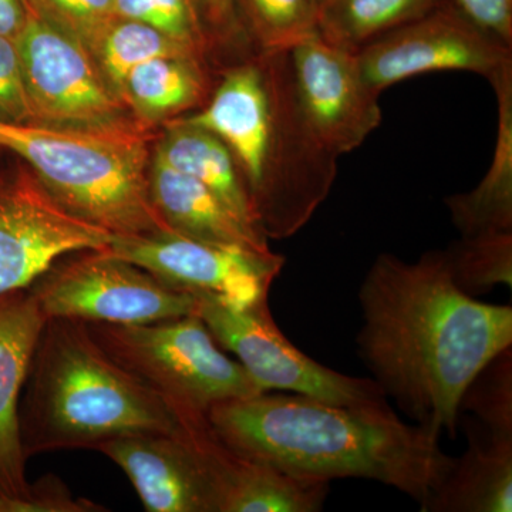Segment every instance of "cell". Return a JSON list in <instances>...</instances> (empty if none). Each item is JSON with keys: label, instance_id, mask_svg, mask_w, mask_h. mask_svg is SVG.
Returning <instances> with one entry per match:
<instances>
[{"label": "cell", "instance_id": "obj_1", "mask_svg": "<svg viewBox=\"0 0 512 512\" xmlns=\"http://www.w3.org/2000/svg\"><path fill=\"white\" fill-rule=\"evenodd\" d=\"M357 350L413 423L456 436L463 394L512 346V308L461 291L444 251L406 262L380 254L359 288Z\"/></svg>", "mask_w": 512, "mask_h": 512}, {"label": "cell", "instance_id": "obj_2", "mask_svg": "<svg viewBox=\"0 0 512 512\" xmlns=\"http://www.w3.org/2000/svg\"><path fill=\"white\" fill-rule=\"evenodd\" d=\"M211 429L232 453L306 480L366 478L420 505L453 464L440 434L400 419L389 402L346 406L262 392L215 404Z\"/></svg>", "mask_w": 512, "mask_h": 512}, {"label": "cell", "instance_id": "obj_3", "mask_svg": "<svg viewBox=\"0 0 512 512\" xmlns=\"http://www.w3.org/2000/svg\"><path fill=\"white\" fill-rule=\"evenodd\" d=\"M183 123L227 144L244 177L256 224L268 239L291 238L328 198L339 157L330 153L296 96L289 52L229 67L205 106Z\"/></svg>", "mask_w": 512, "mask_h": 512}, {"label": "cell", "instance_id": "obj_4", "mask_svg": "<svg viewBox=\"0 0 512 512\" xmlns=\"http://www.w3.org/2000/svg\"><path fill=\"white\" fill-rule=\"evenodd\" d=\"M181 426L183 417L107 355L86 322L46 320L20 394L26 457Z\"/></svg>", "mask_w": 512, "mask_h": 512}, {"label": "cell", "instance_id": "obj_5", "mask_svg": "<svg viewBox=\"0 0 512 512\" xmlns=\"http://www.w3.org/2000/svg\"><path fill=\"white\" fill-rule=\"evenodd\" d=\"M146 127H49L0 121L12 151L67 211L113 235L170 231L150 197Z\"/></svg>", "mask_w": 512, "mask_h": 512}, {"label": "cell", "instance_id": "obj_6", "mask_svg": "<svg viewBox=\"0 0 512 512\" xmlns=\"http://www.w3.org/2000/svg\"><path fill=\"white\" fill-rule=\"evenodd\" d=\"M87 326L107 355L180 416L207 414L215 404L262 393L195 313L141 325Z\"/></svg>", "mask_w": 512, "mask_h": 512}, {"label": "cell", "instance_id": "obj_7", "mask_svg": "<svg viewBox=\"0 0 512 512\" xmlns=\"http://www.w3.org/2000/svg\"><path fill=\"white\" fill-rule=\"evenodd\" d=\"M97 451L126 473L148 512H222L235 454L207 414H184L178 430L128 434Z\"/></svg>", "mask_w": 512, "mask_h": 512}, {"label": "cell", "instance_id": "obj_8", "mask_svg": "<svg viewBox=\"0 0 512 512\" xmlns=\"http://www.w3.org/2000/svg\"><path fill=\"white\" fill-rule=\"evenodd\" d=\"M46 319L141 325L197 315L198 299L106 249L57 259L29 286Z\"/></svg>", "mask_w": 512, "mask_h": 512}, {"label": "cell", "instance_id": "obj_9", "mask_svg": "<svg viewBox=\"0 0 512 512\" xmlns=\"http://www.w3.org/2000/svg\"><path fill=\"white\" fill-rule=\"evenodd\" d=\"M197 299V315L212 338L237 357L262 392L302 394L346 406L387 402L375 380L343 375L296 348L272 318L269 299L248 306Z\"/></svg>", "mask_w": 512, "mask_h": 512}, {"label": "cell", "instance_id": "obj_10", "mask_svg": "<svg viewBox=\"0 0 512 512\" xmlns=\"http://www.w3.org/2000/svg\"><path fill=\"white\" fill-rule=\"evenodd\" d=\"M16 43L33 124L89 130L141 126L82 43L33 13Z\"/></svg>", "mask_w": 512, "mask_h": 512}, {"label": "cell", "instance_id": "obj_11", "mask_svg": "<svg viewBox=\"0 0 512 512\" xmlns=\"http://www.w3.org/2000/svg\"><path fill=\"white\" fill-rule=\"evenodd\" d=\"M367 86L380 94L409 77L447 70L495 76L512 64V47L468 18L453 0L380 36L356 53Z\"/></svg>", "mask_w": 512, "mask_h": 512}, {"label": "cell", "instance_id": "obj_12", "mask_svg": "<svg viewBox=\"0 0 512 512\" xmlns=\"http://www.w3.org/2000/svg\"><path fill=\"white\" fill-rule=\"evenodd\" d=\"M109 251L195 298H212L234 306L269 299L284 268L275 252L245 251L185 237L173 231L114 235Z\"/></svg>", "mask_w": 512, "mask_h": 512}, {"label": "cell", "instance_id": "obj_13", "mask_svg": "<svg viewBox=\"0 0 512 512\" xmlns=\"http://www.w3.org/2000/svg\"><path fill=\"white\" fill-rule=\"evenodd\" d=\"M113 238L67 211L26 165L0 174V296L28 289L63 255L109 248Z\"/></svg>", "mask_w": 512, "mask_h": 512}, {"label": "cell", "instance_id": "obj_14", "mask_svg": "<svg viewBox=\"0 0 512 512\" xmlns=\"http://www.w3.org/2000/svg\"><path fill=\"white\" fill-rule=\"evenodd\" d=\"M289 59L296 96L320 143L338 157L362 146L383 113L356 53L329 45L318 33L293 47Z\"/></svg>", "mask_w": 512, "mask_h": 512}, {"label": "cell", "instance_id": "obj_15", "mask_svg": "<svg viewBox=\"0 0 512 512\" xmlns=\"http://www.w3.org/2000/svg\"><path fill=\"white\" fill-rule=\"evenodd\" d=\"M46 320L29 289L0 296V512H22L29 497L19 402Z\"/></svg>", "mask_w": 512, "mask_h": 512}, {"label": "cell", "instance_id": "obj_16", "mask_svg": "<svg viewBox=\"0 0 512 512\" xmlns=\"http://www.w3.org/2000/svg\"><path fill=\"white\" fill-rule=\"evenodd\" d=\"M150 197L165 224L178 234L211 244L266 254L269 239L217 195L154 154L148 171Z\"/></svg>", "mask_w": 512, "mask_h": 512}, {"label": "cell", "instance_id": "obj_17", "mask_svg": "<svg viewBox=\"0 0 512 512\" xmlns=\"http://www.w3.org/2000/svg\"><path fill=\"white\" fill-rule=\"evenodd\" d=\"M468 448L420 505L423 512H511L512 437L466 424Z\"/></svg>", "mask_w": 512, "mask_h": 512}, {"label": "cell", "instance_id": "obj_18", "mask_svg": "<svg viewBox=\"0 0 512 512\" xmlns=\"http://www.w3.org/2000/svg\"><path fill=\"white\" fill-rule=\"evenodd\" d=\"M490 82L498 103L493 161L474 190L444 200L461 237L512 231V64Z\"/></svg>", "mask_w": 512, "mask_h": 512}, {"label": "cell", "instance_id": "obj_19", "mask_svg": "<svg viewBox=\"0 0 512 512\" xmlns=\"http://www.w3.org/2000/svg\"><path fill=\"white\" fill-rule=\"evenodd\" d=\"M164 126L165 134L154 154L210 188L241 220L261 231L244 177L227 144L211 131L177 119L167 121Z\"/></svg>", "mask_w": 512, "mask_h": 512}, {"label": "cell", "instance_id": "obj_20", "mask_svg": "<svg viewBox=\"0 0 512 512\" xmlns=\"http://www.w3.org/2000/svg\"><path fill=\"white\" fill-rule=\"evenodd\" d=\"M201 60L170 56L140 64L128 74L121 100L141 126L165 124L207 99L208 82Z\"/></svg>", "mask_w": 512, "mask_h": 512}, {"label": "cell", "instance_id": "obj_21", "mask_svg": "<svg viewBox=\"0 0 512 512\" xmlns=\"http://www.w3.org/2000/svg\"><path fill=\"white\" fill-rule=\"evenodd\" d=\"M328 494V481L289 476L237 456L229 471L222 512H316L322 510Z\"/></svg>", "mask_w": 512, "mask_h": 512}, {"label": "cell", "instance_id": "obj_22", "mask_svg": "<svg viewBox=\"0 0 512 512\" xmlns=\"http://www.w3.org/2000/svg\"><path fill=\"white\" fill-rule=\"evenodd\" d=\"M444 0H320L318 33L329 45L357 53L373 40L427 15Z\"/></svg>", "mask_w": 512, "mask_h": 512}, {"label": "cell", "instance_id": "obj_23", "mask_svg": "<svg viewBox=\"0 0 512 512\" xmlns=\"http://www.w3.org/2000/svg\"><path fill=\"white\" fill-rule=\"evenodd\" d=\"M104 79L121 99V90L131 70L157 57H200L194 50L175 42L160 30L116 18L107 26L92 53Z\"/></svg>", "mask_w": 512, "mask_h": 512}, {"label": "cell", "instance_id": "obj_24", "mask_svg": "<svg viewBox=\"0 0 512 512\" xmlns=\"http://www.w3.org/2000/svg\"><path fill=\"white\" fill-rule=\"evenodd\" d=\"M454 284L467 295L512 286V231L461 237L444 251Z\"/></svg>", "mask_w": 512, "mask_h": 512}, {"label": "cell", "instance_id": "obj_25", "mask_svg": "<svg viewBox=\"0 0 512 512\" xmlns=\"http://www.w3.org/2000/svg\"><path fill=\"white\" fill-rule=\"evenodd\" d=\"M247 20L258 52H291L309 37L318 35L315 0H234Z\"/></svg>", "mask_w": 512, "mask_h": 512}, {"label": "cell", "instance_id": "obj_26", "mask_svg": "<svg viewBox=\"0 0 512 512\" xmlns=\"http://www.w3.org/2000/svg\"><path fill=\"white\" fill-rule=\"evenodd\" d=\"M114 15L151 26L204 55L208 37L201 0H114Z\"/></svg>", "mask_w": 512, "mask_h": 512}, {"label": "cell", "instance_id": "obj_27", "mask_svg": "<svg viewBox=\"0 0 512 512\" xmlns=\"http://www.w3.org/2000/svg\"><path fill=\"white\" fill-rule=\"evenodd\" d=\"M484 429L512 437V350L494 357L470 383L460 403Z\"/></svg>", "mask_w": 512, "mask_h": 512}, {"label": "cell", "instance_id": "obj_28", "mask_svg": "<svg viewBox=\"0 0 512 512\" xmlns=\"http://www.w3.org/2000/svg\"><path fill=\"white\" fill-rule=\"evenodd\" d=\"M33 15L82 43L90 53L116 19L114 0H28Z\"/></svg>", "mask_w": 512, "mask_h": 512}, {"label": "cell", "instance_id": "obj_29", "mask_svg": "<svg viewBox=\"0 0 512 512\" xmlns=\"http://www.w3.org/2000/svg\"><path fill=\"white\" fill-rule=\"evenodd\" d=\"M0 121L30 124L33 121L25 74L16 40L0 36Z\"/></svg>", "mask_w": 512, "mask_h": 512}, {"label": "cell", "instance_id": "obj_30", "mask_svg": "<svg viewBox=\"0 0 512 512\" xmlns=\"http://www.w3.org/2000/svg\"><path fill=\"white\" fill-rule=\"evenodd\" d=\"M103 505L86 498H76L59 477L53 474L30 484L28 500L22 512H103Z\"/></svg>", "mask_w": 512, "mask_h": 512}, {"label": "cell", "instance_id": "obj_31", "mask_svg": "<svg viewBox=\"0 0 512 512\" xmlns=\"http://www.w3.org/2000/svg\"><path fill=\"white\" fill-rule=\"evenodd\" d=\"M464 13L512 47V0H453Z\"/></svg>", "mask_w": 512, "mask_h": 512}, {"label": "cell", "instance_id": "obj_32", "mask_svg": "<svg viewBox=\"0 0 512 512\" xmlns=\"http://www.w3.org/2000/svg\"><path fill=\"white\" fill-rule=\"evenodd\" d=\"M30 16L32 9L28 0H0V36L18 39Z\"/></svg>", "mask_w": 512, "mask_h": 512}, {"label": "cell", "instance_id": "obj_33", "mask_svg": "<svg viewBox=\"0 0 512 512\" xmlns=\"http://www.w3.org/2000/svg\"><path fill=\"white\" fill-rule=\"evenodd\" d=\"M201 5L212 29L218 32L232 29L235 20L234 0H201Z\"/></svg>", "mask_w": 512, "mask_h": 512}, {"label": "cell", "instance_id": "obj_34", "mask_svg": "<svg viewBox=\"0 0 512 512\" xmlns=\"http://www.w3.org/2000/svg\"><path fill=\"white\" fill-rule=\"evenodd\" d=\"M315 2L318 3V5H319L320 0H315Z\"/></svg>", "mask_w": 512, "mask_h": 512}]
</instances>
